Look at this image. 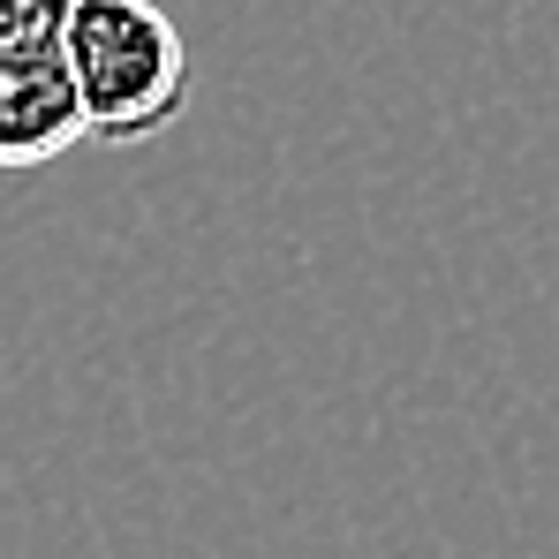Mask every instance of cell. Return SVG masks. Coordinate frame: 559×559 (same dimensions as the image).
Here are the masks:
<instances>
[{
  "label": "cell",
  "mask_w": 559,
  "mask_h": 559,
  "mask_svg": "<svg viewBox=\"0 0 559 559\" xmlns=\"http://www.w3.org/2000/svg\"><path fill=\"white\" fill-rule=\"evenodd\" d=\"M61 69L92 144H152L189 114V46L159 0H76Z\"/></svg>",
  "instance_id": "6da1fadb"
},
{
  "label": "cell",
  "mask_w": 559,
  "mask_h": 559,
  "mask_svg": "<svg viewBox=\"0 0 559 559\" xmlns=\"http://www.w3.org/2000/svg\"><path fill=\"white\" fill-rule=\"evenodd\" d=\"M84 144V106L61 53H0V175H31Z\"/></svg>",
  "instance_id": "7a4b0ae2"
},
{
  "label": "cell",
  "mask_w": 559,
  "mask_h": 559,
  "mask_svg": "<svg viewBox=\"0 0 559 559\" xmlns=\"http://www.w3.org/2000/svg\"><path fill=\"white\" fill-rule=\"evenodd\" d=\"M76 0H0V53H61Z\"/></svg>",
  "instance_id": "3957f363"
}]
</instances>
